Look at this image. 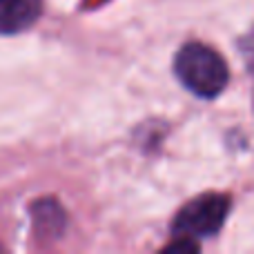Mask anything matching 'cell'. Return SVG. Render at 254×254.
Masks as SVG:
<instances>
[{
  "instance_id": "obj_1",
  "label": "cell",
  "mask_w": 254,
  "mask_h": 254,
  "mask_svg": "<svg viewBox=\"0 0 254 254\" xmlns=\"http://www.w3.org/2000/svg\"><path fill=\"white\" fill-rule=\"evenodd\" d=\"M174 74L181 85L198 98H216L230 80L223 56L203 43H185L176 52Z\"/></svg>"
},
{
  "instance_id": "obj_2",
  "label": "cell",
  "mask_w": 254,
  "mask_h": 254,
  "mask_svg": "<svg viewBox=\"0 0 254 254\" xmlns=\"http://www.w3.org/2000/svg\"><path fill=\"white\" fill-rule=\"evenodd\" d=\"M230 214V196L219 192H207L192 198L174 216L172 234L174 239H210L223 228Z\"/></svg>"
},
{
  "instance_id": "obj_3",
  "label": "cell",
  "mask_w": 254,
  "mask_h": 254,
  "mask_svg": "<svg viewBox=\"0 0 254 254\" xmlns=\"http://www.w3.org/2000/svg\"><path fill=\"white\" fill-rule=\"evenodd\" d=\"M43 13V0H0V36L29 29Z\"/></svg>"
},
{
  "instance_id": "obj_4",
  "label": "cell",
  "mask_w": 254,
  "mask_h": 254,
  "mask_svg": "<svg viewBox=\"0 0 254 254\" xmlns=\"http://www.w3.org/2000/svg\"><path fill=\"white\" fill-rule=\"evenodd\" d=\"M31 214H34V223L38 225L40 232H43L45 228H49V232L52 234H58L61 232V228L65 225V214H63L61 205H58L56 201H52V198L34 203Z\"/></svg>"
}]
</instances>
